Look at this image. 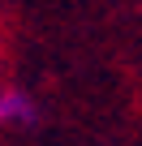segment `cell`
I'll return each instance as SVG.
<instances>
[{
    "mask_svg": "<svg viewBox=\"0 0 142 146\" xmlns=\"http://www.w3.org/2000/svg\"><path fill=\"white\" fill-rule=\"evenodd\" d=\"M39 120V103L17 90V86H5L0 90V125H35Z\"/></svg>",
    "mask_w": 142,
    "mask_h": 146,
    "instance_id": "6da1fadb",
    "label": "cell"
}]
</instances>
